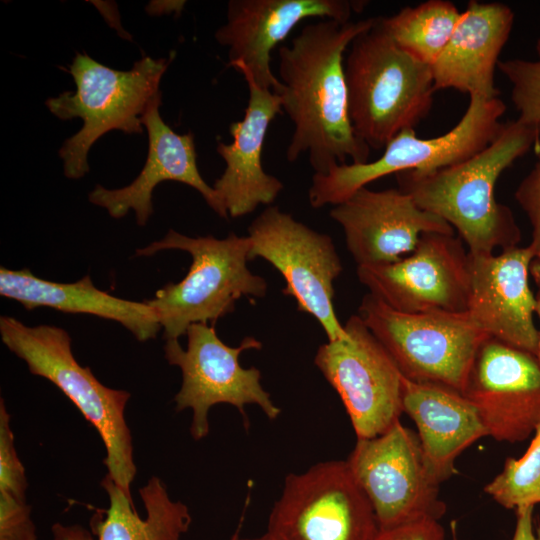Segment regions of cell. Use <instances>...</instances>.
<instances>
[{
	"label": "cell",
	"instance_id": "obj_30",
	"mask_svg": "<svg viewBox=\"0 0 540 540\" xmlns=\"http://www.w3.org/2000/svg\"><path fill=\"white\" fill-rule=\"evenodd\" d=\"M537 161L515 191V199L526 213L532 226L530 247L540 256V139L534 146Z\"/></svg>",
	"mask_w": 540,
	"mask_h": 540
},
{
	"label": "cell",
	"instance_id": "obj_31",
	"mask_svg": "<svg viewBox=\"0 0 540 540\" xmlns=\"http://www.w3.org/2000/svg\"><path fill=\"white\" fill-rule=\"evenodd\" d=\"M444 538V529L439 521L422 520L380 531L376 540H444Z\"/></svg>",
	"mask_w": 540,
	"mask_h": 540
},
{
	"label": "cell",
	"instance_id": "obj_22",
	"mask_svg": "<svg viewBox=\"0 0 540 540\" xmlns=\"http://www.w3.org/2000/svg\"><path fill=\"white\" fill-rule=\"evenodd\" d=\"M403 412L414 421L426 464L440 484L456 472L459 455L488 436L475 406L443 385L404 377Z\"/></svg>",
	"mask_w": 540,
	"mask_h": 540
},
{
	"label": "cell",
	"instance_id": "obj_5",
	"mask_svg": "<svg viewBox=\"0 0 540 540\" xmlns=\"http://www.w3.org/2000/svg\"><path fill=\"white\" fill-rule=\"evenodd\" d=\"M250 247L248 236L190 237L171 229L161 240L136 251V255L151 256L177 249L192 256L180 282L165 285L145 301L156 312L165 341L178 340L194 323L214 324L233 312L242 296L266 295V280L247 266Z\"/></svg>",
	"mask_w": 540,
	"mask_h": 540
},
{
	"label": "cell",
	"instance_id": "obj_15",
	"mask_svg": "<svg viewBox=\"0 0 540 540\" xmlns=\"http://www.w3.org/2000/svg\"><path fill=\"white\" fill-rule=\"evenodd\" d=\"M362 0H230L226 23L215 32L228 48L229 65L244 79L279 94L282 84L271 69V53L303 20L351 21L367 5Z\"/></svg>",
	"mask_w": 540,
	"mask_h": 540
},
{
	"label": "cell",
	"instance_id": "obj_13",
	"mask_svg": "<svg viewBox=\"0 0 540 540\" xmlns=\"http://www.w3.org/2000/svg\"><path fill=\"white\" fill-rule=\"evenodd\" d=\"M344 328L347 338L320 345L314 362L342 400L357 438H373L400 421L404 376L358 315Z\"/></svg>",
	"mask_w": 540,
	"mask_h": 540
},
{
	"label": "cell",
	"instance_id": "obj_2",
	"mask_svg": "<svg viewBox=\"0 0 540 540\" xmlns=\"http://www.w3.org/2000/svg\"><path fill=\"white\" fill-rule=\"evenodd\" d=\"M539 139L540 126L507 121L484 149L462 162L395 174L398 188L456 230L470 254L518 246L521 230L511 209L496 200L495 186L500 175Z\"/></svg>",
	"mask_w": 540,
	"mask_h": 540
},
{
	"label": "cell",
	"instance_id": "obj_12",
	"mask_svg": "<svg viewBox=\"0 0 540 540\" xmlns=\"http://www.w3.org/2000/svg\"><path fill=\"white\" fill-rule=\"evenodd\" d=\"M249 259L263 258L280 272L298 310L313 316L328 341L347 338L334 307V281L343 270L332 238L276 205L266 207L248 227Z\"/></svg>",
	"mask_w": 540,
	"mask_h": 540
},
{
	"label": "cell",
	"instance_id": "obj_33",
	"mask_svg": "<svg viewBox=\"0 0 540 540\" xmlns=\"http://www.w3.org/2000/svg\"><path fill=\"white\" fill-rule=\"evenodd\" d=\"M52 540H92L90 532L80 525L55 523L51 528Z\"/></svg>",
	"mask_w": 540,
	"mask_h": 540
},
{
	"label": "cell",
	"instance_id": "obj_17",
	"mask_svg": "<svg viewBox=\"0 0 540 540\" xmlns=\"http://www.w3.org/2000/svg\"><path fill=\"white\" fill-rule=\"evenodd\" d=\"M535 253L528 245L499 254H470L467 316L487 337L536 354L539 331L534 324L536 295L529 285Z\"/></svg>",
	"mask_w": 540,
	"mask_h": 540
},
{
	"label": "cell",
	"instance_id": "obj_11",
	"mask_svg": "<svg viewBox=\"0 0 540 540\" xmlns=\"http://www.w3.org/2000/svg\"><path fill=\"white\" fill-rule=\"evenodd\" d=\"M379 532L368 498L340 460L288 474L267 526L275 540H376Z\"/></svg>",
	"mask_w": 540,
	"mask_h": 540
},
{
	"label": "cell",
	"instance_id": "obj_24",
	"mask_svg": "<svg viewBox=\"0 0 540 540\" xmlns=\"http://www.w3.org/2000/svg\"><path fill=\"white\" fill-rule=\"evenodd\" d=\"M109 507L91 519L97 540H181L192 522L188 507L173 501L164 483L156 476L139 489L146 518L138 516L132 497L107 474L100 482ZM94 540V539H92Z\"/></svg>",
	"mask_w": 540,
	"mask_h": 540
},
{
	"label": "cell",
	"instance_id": "obj_3",
	"mask_svg": "<svg viewBox=\"0 0 540 540\" xmlns=\"http://www.w3.org/2000/svg\"><path fill=\"white\" fill-rule=\"evenodd\" d=\"M349 118L357 137L381 150L429 114L434 88L431 67L399 48L375 18L358 35L344 61Z\"/></svg>",
	"mask_w": 540,
	"mask_h": 540
},
{
	"label": "cell",
	"instance_id": "obj_25",
	"mask_svg": "<svg viewBox=\"0 0 540 540\" xmlns=\"http://www.w3.org/2000/svg\"><path fill=\"white\" fill-rule=\"evenodd\" d=\"M460 15L451 1L428 0L379 17V22L399 48L431 67L448 44Z\"/></svg>",
	"mask_w": 540,
	"mask_h": 540
},
{
	"label": "cell",
	"instance_id": "obj_4",
	"mask_svg": "<svg viewBox=\"0 0 540 540\" xmlns=\"http://www.w3.org/2000/svg\"><path fill=\"white\" fill-rule=\"evenodd\" d=\"M0 335L4 345L25 361L30 373L58 387L96 429L106 449L103 462L107 474L132 497L136 465L125 419L130 393L103 385L89 367L80 365L73 355L70 335L60 327H30L14 317L1 316Z\"/></svg>",
	"mask_w": 540,
	"mask_h": 540
},
{
	"label": "cell",
	"instance_id": "obj_21",
	"mask_svg": "<svg viewBox=\"0 0 540 540\" xmlns=\"http://www.w3.org/2000/svg\"><path fill=\"white\" fill-rule=\"evenodd\" d=\"M514 23L500 2L471 0L437 61L431 66L435 90L455 89L486 99L498 97L495 69Z\"/></svg>",
	"mask_w": 540,
	"mask_h": 540
},
{
	"label": "cell",
	"instance_id": "obj_27",
	"mask_svg": "<svg viewBox=\"0 0 540 540\" xmlns=\"http://www.w3.org/2000/svg\"><path fill=\"white\" fill-rule=\"evenodd\" d=\"M537 59L500 60L497 68L512 85L511 99L518 120L540 126V37L535 45Z\"/></svg>",
	"mask_w": 540,
	"mask_h": 540
},
{
	"label": "cell",
	"instance_id": "obj_19",
	"mask_svg": "<svg viewBox=\"0 0 540 540\" xmlns=\"http://www.w3.org/2000/svg\"><path fill=\"white\" fill-rule=\"evenodd\" d=\"M161 93L149 103L141 121L148 133V154L143 169L127 186L107 189L97 185L89 201L107 210L113 218L133 210L139 225H145L153 213L152 192L164 181H176L191 186L220 217L228 214L216 191L202 178L197 166V153L192 133L178 134L161 118Z\"/></svg>",
	"mask_w": 540,
	"mask_h": 540
},
{
	"label": "cell",
	"instance_id": "obj_38",
	"mask_svg": "<svg viewBox=\"0 0 540 540\" xmlns=\"http://www.w3.org/2000/svg\"><path fill=\"white\" fill-rule=\"evenodd\" d=\"M452 540H457V537H456V527H455V522L453 521L452 522Z\"/></svg>",
	"mask_w": 540,
	"mask_h": 540
},
{
	"label": "cell",
	"instance_id": "obj_16",
	"mask_svg": "<svg viewBox=\"0 0 540 540\" xmlns=\"http://www.w3.org/2000/svg\"><path fill=\"white\" fill-rule=\"evenodd\" d=\"M462 394L497 441H524L540 424L536 356L495 338L487 337L479 346Z\"/></svg>",
	"mask_w": 540,
	"mask_h": 540
},
{
	"label": "cell",
	"instance_id": "obj_1",
	"mask_svg": "<svg viewBox=\"0 0 540 540\" xmlns=\"http://www.w3.org/2000/svg\"><path fill=\"white\" fill-rule=\"evenodd\" d=\"M375 18L340 22L332 19L305 25L279 48L281 108L293 124L286 150L289 162L308 156L316 174L338 164L368 162L370 148L354 132L349 113L344 53L369 30Z\"/></svg>",
	"mask_w": 540,
	"mask_h": 540
},
{
	"label": "cell",
	"instance_id": "obj_18",
	"mask_svg": "<svg viewBox=\"0 0 540 540\" xmlns=\"http://www.w3.org/2000/svg\"><path fill=\"white\" fill-rule=\"evenodd\" d=\"M330 216L342 227L357 266L396 262L415 249L424 233H455L399 188L374 191L363 187L334 206Z\"/></svg>",
	"mask_w": 540,
	"mask_h": 540
},
{
	"label": "cell",
	"instance_id": "obj_8",
	"mask_svg": "<svg viewBox=\"0 0 540 540\" xmlns=\"http://www.w3.org/2000/svg\"><path fill=\"white\" fill-rule=\"evenodd\" d=\"M358 316L411 381L463 393L485 334L466 313H406L366 294Z\"/></svg>",
	"mask_w": 540,
	"mask_h": 540
},
{
	"label": "cell",
	"instance_id": "obj_28",
	"mask_svg": "<svg viewBox=\"0 0 540 540\" xmlns=\"http://www.w3.org/2000/svg\"><path fill=\"white\" fill-rule=\"evenodd\" d=\"M28 481L20 461L10 427V414L4 400H0V492L26 498Z\"/></svg>",
	"mask_w": 540,
	"mask_h": 540
},
{
	"label": "cell",
	"instance_id": "obj_36",
	"mask_svg": "<svg viewBox=\"0 0 540 540\" xmlns=\"http://www.w3.org/2000/svg\"><path fill=\"white\" fill-rule=\"evenodd\" d=\"M241 540H275L270 534H268L267 532L261 536H258V537H254V538H245V539H242Z\"/></svg>",
	"mask_w": 540,
	"mask_h": 540
},
{
	"label": "cell",
	"instance_id": "obj_7",
	"mask_svg": "<svg viewBox=\"0 0 540 540\" xmlns=\"http://www.w3.org/2000/svg\"><path fill=\"white\" fill-rule=\"evenodd\" d=\"M506 104L499 98L470 96L460 121L445 134L423 139L414 129L396 135L383 154L363 164H338L325 174L314 173L308 190L310 205H338L371 182L402 171H432L462 162L484 149L502 127Z\"/></svg>",
	"mask_w": 540,
	"mask_h": 540
},
{
	"label": "cell",
	"instance_id": "obj_29",
	"mask_svg": "<svg viewBox=\"0 0 540 540\" xmlns=\"http://www.w3.org/2000/svg\"><path fill=\"white\" fill-rule=\"evenodd\" d=\"M0 540H38L26 498L0 492Z\"/></svg>",
	"mask_w": 540,
	"mask_h": 540
},
{
	"label": "cell",
	"instance_id": "obj_35",
	"mask_svg": "<svg viewBox=\"0 0 540 540\" xmlns=\"http://www.w3.org/2000/svg\"><path fill=\"white\" fill-rule=\"evenodd\" d=\"M536 302H537V305H536V314L539 318V321H540V288L536 294ZM539 331V337H538V344H537V350H536V358L540 364V328L538 329Z\"/></svg>",
	"mask_w": 540,
	"mask_h": 540
},
{
	"label": "cell",
	"instance_id": "obj_32",
	"mask_svg": "<svg viewBox=\"0 0 540 540\" xmlns=\"http://www.w3.org/2000/svg\"><path fill=\"white\" fill-rule=\"evenodd\" d=\"M533 506L516 509V526L512 540H540V527H533Z\"/></svg>",
	"mask_w": 540,
	"mask_h": 540
},
{
	"label": "cell",
	"instance_id": "obj_23",
	"mask_svg": "<svg viewBox=\"0 0 540 540\" xmlns=\"http://www.w3.org/2000/svg\"><path fill=\"white\" fill-rule=\"evenodd\" d=\"M0 295L19 302L27 310L49 307L113 320L141 342L155 338L161 329L156 312L145 301L125 300L99 290L89 276L73 283H58L35 276L28 268L1 267Z\"/></svg>",
	"mask_w": 540,
	"mask_h": 540
},
{
	"label": "cell",
	"instance_id": "obj_10",
	"mask_svg": "<svg viewBox=\"0 0 540 540\" xmlns=\"http://www.w3.org/2000/svg\"><path fill=\"white\" fill-rule=\"evenodd\" d=\"M185 335L186 349L178 340L166 341L164 354L170 365L181 370L182 384L174 401L177 411L192 409L190 433L194 440L207 436L209 409L219 403L236 407L245 424H248L247 404L258 405L271 420L278 418L281 409L263 388L261 372L256 367L244 368L239 362L243 351L262 348L259 340L246 337L239 346L231 347L207 323L190 325Z\"/></svg>",
	"mask_w": 540,
	"mask_h": 540
},
{
	"label": "cell",
	"instance_id": "obj_14",
	"mask_svg": "<svg viewBox=\"0 0 540 540\" xmlns=\"http://www.w3.org/2000/svg\"><path fill=\"white\" fill-rule=\"evenodd\" d=\"M460 237L428 232L400 260L357 266L359 281L391 308L406 313H466L470 260Z\"/></svg>",
	"mask_w": 540,
	"mask_h": 540
},
{
	"label": "cell",
	"instance_id": "obj_26",
	"mask_svg": "<svg viewBox=\"0 0 540 540\" xmlns=\"http://www.w3.org/2000/svg\"><path fill=\"white\" fill-rule=\"evenodd\" d=\"M534 433L526 452L518 459L507 458L502 471L484 487L506 509L540 504V424Z\"/></svg>",
	"mask_w": 540,
	"mask_h": 540
},
{
	"label": "cell",
	"instance_id": "obj_9",
	"mask_svg": "<svg viewBox=\"0 0 540 540\" xmlns=\"http://www.w3.org/2000/svg\"><path fill=\"white\" fill-rule=\"evenodd\" d=\"M368 498L380 531L437 520L446 512L417 433L400 421L373 438H357L346 460Z\"/></svg>",
	"mask_w": 540,
	"mask_h": 540
},
{
	"label": "cell",
	"instance_id": "obj_20",
	"mask_svg": "<svg viewBox=\"0 0 540 540\" xmlns=\"http://www.w3.org/2000/svg\"><path fill=\"white\" fill-rule=\"evenodd\" d=\"M245 80L249 88L245 114L242 120L229 126L232 142H219L217 145V152L226 167L213 186L232 218L248 215L259 205H272L284 187L262 165L267 130L272 120L282 112L280 97L250 79Z\"/></svg>",
	"mask_w": 540,
	"mask_h": 540
},
{
	"label": "cell",
	"instance_id": "obj_6",
	"mask_svg": "<svg viewBox=\"0 0 540 540\" xmlns=\"http://www.w3.org/2000/svg\"><path fill=\"white\" fill-rule=\"evenodd\" d=\"M172 60V54L160 59L146 56L131 69L120 71L86 53L76 54L69 66L76 90L62 92L46 101L56 117L62 120L78 117L83 121L82 128L59 150L66 177L79 179L89 171L88 152L107 132L143 133L141 118L151 100L160 93L161 78Z\"/></svg>",
	"mask_w": 540,
	"mask_h": 540
},
{
	"label": "cell",
	"instance_id": "obj_34",
	"mask_svg": "<svg viewBox=\"0 0 540 540\" xmlns=\"http://www.w3.org/2000/svg\"><path fill=\"white\" fill-rule=\"evenodd\" d=\"M530 274L540 288V256L534 257L530 265Z\"/></svg>",
	"mask_w": 540,
	"mask_h": 540
},
{
	"label": "cell",
	"instance_id": "obj_37",
	"mask_svg": "<svg viewBox=\"0 0 540 540\" xmlns=\"http://www.w3.org/2000/svg\"><path fill=\"white\" fill-rule=\"evenodd\" d=\"M242 521H243V519H241L236 531L234 532V534L232 535L230 540H241V538H240V528H241Z\"/></svg>",
	"mask_w": 540,
	"mask_h": 540
}]
</instances>
